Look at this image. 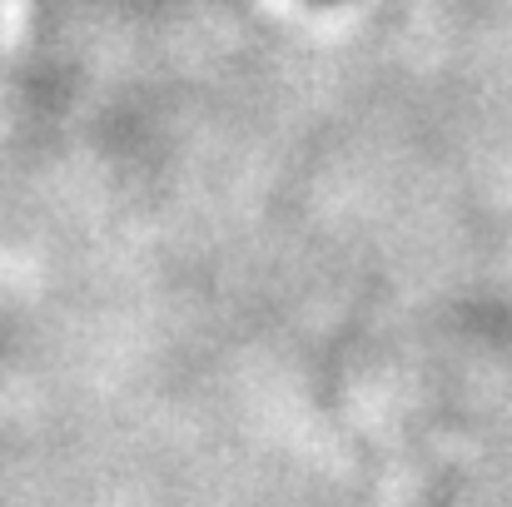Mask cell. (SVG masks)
I'll use <instances>...</instances> for the list:
<instances>
[]
</instances>
